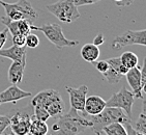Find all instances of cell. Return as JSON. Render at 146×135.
<instances>
[{"instance_id": "6da1fadb", "label": "cell", "mask_w": 146, "mask_h": 135, "mask_svg": "<svg viewBox=\"0 0 146 135\" xmlns=\"http://www.w3.org/2000/svg\"><path fill=\"white\" fill-rule=\"evenodd\" d=\"M91 122L81 112L70 108L68 113L56 118L47 135H79L91 127Z\"/></svg>"}, {"instance_id": "7a4b0ae2", "label": "cell", "mask_w": 146, "mask_h": 135, "mask_svg": "<svg viewBox=\"0 0 146 135\" xmlns=\"http://www.w3.org/2000/svg\"><path fill=\"white\" fill-rule=\"evenodd\" d=\"M83 116L91 122L90 129L96 135H101L103 133V129L108 125L112 123H120L124 126L132 122V118H129L121 108L117 107H105V109L96 116H89L81 112Z\"/></svg>"}, {"instance_id": "3957f363", "label": "cell", "mask_w": 146, "mask_h": 135, "mask_svg": "<svg viewBox=\"0 0 146 135\" xmlns=\"http://www.w3.org/2000/svg\"><path fill=\"white\" fill-rule=\"evenodd\" d=\"M0 5L5 11L6 17L11 21L22 19L35 21L38 18V11H35L32 4L27 0H18L15 3H9L0 0Z\"/></svg>"}, {"instance_id": "277c9868", "label": "cell", "mask_w": 146, "mask_h": 135, "mask_svg": "<svg viewBox=\"0 0 146 135\" xmlns=\"http://www.w3.org/2000/svg\"><path fill=\"white\" fill-rule=\"evenodd\" d=\"M31 30L40 31L45 34L46 37L53 44L57 49H62L64 47H76L79 45V41H70L66 39L62 32L61 26L57 23L44 24L42 26H35L31 24Z\"/></svg>"}, {"instance_id": "5b68a950", "label": "cell", "mask_w": 146, "mask_h": 135, "mask_svg": "<svg viewBox=\"0 0 146 135\" xmlns=\"http://www.w3.org/2000/svg\"><path fill=\"white\" fill-rule=\"evenodd\" d=\"M47 9L59 21L64 23H72L80 18L78 6L74 0H58L55 3L48 4Z\"/></svg>"}, {"instance_id": "8992f818", "label": "cell", "mask_w": 146, "mask_h": 135, "mask_svg": "<svg viewBox=\"0 0 146 135\" xmlns=\"http://www.w3.org/2000/svg\"><path fill=\"white\" fill-rule=\"evenodd\" d=\"M33 107L31 104L26 108L15 110L9 118V127L13 135H25L29 132Z\"/></svg>"}, {"instance_id": "52a82bcc", "label": "cell", "mask_w": 146, "mask_h": 135, "mask_svg": "<svg viewBox=\"0 0 146 135\" xmlns=\"http://www.w3.org/2000/svg\"><path fill=\"white\" fill-rule=\"evenodd\" d=\"M134 101H135V97H134L132 92L127 90L125 86H122L119 92L113 94L109 100L106 101V107L121 108L127 113V116L129 118H132V109Z\"/></svg>"}, {"instance_id": "ba28073f", "label": "cell", "mask_w": 146, "mask_h": 135, "mask_svg": "<svg viewBox=\"0 0 146 135\" xmlns=\"http://www.w3.org/2000/svg\"><path fill=\"white\" fill-rule=\"evenodd\" d=\"M129 45L146 46V30H127L122 35L115 37L112 42V48L119 50Z\"/></svg>"}, {"instance_id": "9c48e42d", "label": "cell", "mask_w": 146, "mask_h": 135, "mask_svg": "<svg viewBox=\"0 0 146 135\" xmlns=\"http://www.w3.org/2000/svg\"><path fill=\"white\" fill-rule=\"evenodd\" d=\"M65 90L70 95V108L77 110L78 112H84V105L88 93V87L86 85H81L80 87L65 86Z\"/></svg>"}, {"instance_id": "30bf717a", "label": "cell", "mask_w": 146, "mask_h": 135, "mask_svg": "<svg viewBox=\"0 0 146 135\" xmlns=\"http://www.w3.org/2000/svg\"><path fill=\"white\" fill-rule=\"evenodd\" d=\"M32 96L31 93L25 92L21 90L17 84H13L11 86L7 87L5 90L0 93V105L5 104V103H16L19 100L28 98Z\"/></svg>"}, {"instance_id": "8fae6325", "label": "cell", "mask_w": 146, "mask_h": 135, "mask_svg": "<svg viewBox=\"0 0 146 135\" xmlns=\"http://www.w3.org/2000/svg\"><path fill=\"white\" fill-rule=\"evenodd\" d=\"M141 67L137 65L135 68H132L127 71V73L125 74L127 77V81L129 83V87L132 88V93L135 98L138 99H144L143 95V90L141 86V72H140Z\"/></svg>"}, {"instance_id": "7c38bea8", "label": "cell", "mask_w": 146, "mask_h": 135, "mask_svg": "<svg viewBox=\"0 0 146 135\" xmlns=\"http://www.w3.org/2000/svg\"><path fill=\"white\" fill-rule=\"evenodd\" d=\"M1 22L5 25L7 30L11 32V35L15 34H23V35H27L30 33L31 31V23L29 20L27 19H22L18 20V21H11L9 18L4 16L1 18Z\"/></svg>"}, {"instance_id": "4fadbf2b", "label": "cell", "mask_w": 146, "mask_h": 135, "mask_svg": "<svg viewBox=\"0 0 146 135\" xmlns=\"http://www.w3.org/2000/svg\"><path fill=\"white\" fill-rule=\"evenodd\" d=\"M26 67V56L23 57L21 60H14L11 62L9 69V81L11 84H19L22 82L24 76V70Z\"/></svg>"}, {"instance_id": "5bb4252c", "label": "cell", "mask_w": 146, "mask_h": 135, "mask_svg": "<svg viewBox=\"0 0 146 135\" xmlns=\"http://www.w3.org/2000/svg\"><path fill=\"white\" fill-rule=\"evenodd\" d=\"M61 98L60 94L56 90H45L38 93L36 96H34L31 100V106H35V105H40V106L47 107L50 103L57 100V99Z\"/></svg>"}, {"instance_id": "9a60e30c", "label": "cell", "mask_w": 146, "mask_h": 135, "mask_svg": "<svg viewBox=\"0 0 146 135\" xmlns=\"http://www.w3.org/2000/svg\"><path fill=\"white\" fill-rule=\"evenodd\" d=\"M106 107V101L100 96L86 97L84 105V112L87 116H96L102 112Z\"/></svg>"}, {"instance_id": "2e32d148", "label": "cell", "mask_w": 146, "mask_h": 135, "mask_svg": "<svg viewBox=\"0 0 146 135\" xmlns=\"http://www.w3.org/2000/svg\"><path fill=\"white\" fill-rule=\"evenodd\" d=\"M0 56L14 60H21L24 56H26V47H18L11 46L7 49H0Z\"/></svg>"}, {"instance_id": "e0dca14e", "label": "cell", "mask_w": 146, "mask_h": 135, "mask_svg": "<svg viewBox=\"0 0 146 135\" xmlns=\"http://www.w3.org/2000/svg\"><path fill=\"white\" fill-rule=\"evenodd\" d=\"M80 54L85 61L92 63L100 57V49L98 46H96L94 44H85L81 48Z\"/></svg>"}, {"instance_id": "ac0fdd59", "label": "cell", "mask_w": 146, "mask_h": 135, "mask_svg": "<svg viewBox=\"0 0 146 135\" xmlns=\"http://www.w3.org/2000/svg\"><path fill=\"white\" fill-rule=\"evenodd\" d=\"M46 109L48 111L50 118H57L64 113V110H65L64 102H63L62 98H59L57 100H55V101H53L52 103H50L48 106L46 107Z\"/></svg>"}, {"instance_id": "d6986e66", "label": "cell", "mask_w": 146, "mask_h": 135, "mask_svg": "<svg viewBox=\"0 0 146 135\" xmlns=\"http://www.w3.org/2000/svg\"><path fill=\"white\" fill-rule=\"evenodd\" d=\"M49 129L47 123L44 121H39L31 116V124L29 128V132L33 135H47Z\"/></svg>"}, {"instance_id": "ffe728a7", "label": "cell", "mask_w": 146, "mask_h": 135, "mask_svg": "<svg viewBox=\"0 0 146 135\" xmlns=\"http://www.w3.org/2000/svg\"><path fill=\"white\" fill-rule=\"evenodd\" d=\"M120 59V62L124 67H127V69H132V68H135L138 65V62H139V58L136 55L134 52H131V51H127V52H123L121 54V56L119 57Z\"/></svg>"}, {"instance_id": "44dd1931", "label": "cell", "mask_w": 146, "mask_h": 135, "mask_svg": "<svg viewBox=\"0 0 146 135\" xmlns=\"http://www.w3.org/2000/svg\"><path fill=\"white\" fill-rule=\"evenodd\" d=\"M106 135H127V129L120 123H112L103 129Z\"/></svg>"}, {"instance_id": "7402d4cb", "label": "cell", "mask_w": 146, "mask_h": 135, "mask_svg": "<svg viewBox=\"0 0 146 135\" xmlns=\"http://www.w3.org/2000/svg\"><path fill=\"white\" fill-rule=\"evenodd\" d=\"M134 128L139 132H142L144 134L146 133V103L144 99L143 103H142V110H141V113L138 116V121Z\"/></svg>"}, {"instance_id": "603a6c76", "label": "cell", "mask_w": 146, "mask_h": 135, "mask_svg": "<svg viewBox=\"0 0 146 135\" xmlns=\"http://www.w3.org/2000/svg\"><path fill=\"white\" fill-rule=\"evenodd\" d=\"M103 76L106 79V81L110 84H116L118 82L120 81L121 78H122V75L118 73L117 71L112 68L111 65H109V69H108L105 73H103Z\"/></svg>"}, {"instance_id": "cb8c5ba5", "label": "cell", "mask_w": 146, "mask_h": 135, "mask_svg": "<svg viewBox=\"0 0 146 135\" xmlns=\"http://www.w3.org/2000/svg\"><path fill=\"white\" fill-rule=\"evenodd\" d=\"M33 107V114H32V118L39 120V121H44L47 122L50 118L48 111L46 109V107L40 106V105H35Z\"/></svg>"}, {"instance_id": "d4e9b609", "label": "cell", "mask_w": 146, "mask_h": 135, "mask_svg": "<svg viewBox=\"0 0 146 135\" xmlns=\"http://www.w3.org/2000/svg\"><path fill=\"white\" fill-rule=\"evenodd\" d=\"M107 61H108V63H109V65H111L112 68H114V69H115V70L117 71L120 75H122V76H125V74L127 73L129 69H127V67H124V65L121 63L119 57H113V58H109V59H107Z\"/></svg>"}, {"instance_id": "484cf974", "label": "cell", "mask_w": 146, "mask_h": 135, "mask_svg": "<svg viewBox=\"0 0 146 135\" xmlns=\"http://www.w3.org/2000/svg\"><path fill=\"white\" fill-rule=\"evenodd\" d=\"M39 45V39L37 35L33 33H28L26 35V41H25V47L34 49L36 48Z\"/></svg>"}, {"instance_id": "4316f807", "label": "cell", "mask_w": 146, "mask_h": 135, "mask_svg": "<svg viewBox=\"0 0 146 135\" xmlns=\"http://www.w3.org/2000/svg\"><path fill=\"white\" fill-rule=\"evenodd\" d=\"M92 65H94L96 70L102 74L105 73V72L109 69V63H108L107 60H96V61L92 62Z\"/></svg>"}, {"instance_id": "83f0119b", "label": "cell", "mask_w": 146, "mask_h": 135, "mask_svg": "<svg viewBox=\"0 0 146 135\" xmlns=\"http://www.w3.org/2000/svg\"><path fill=\"white\" fill-rule=\"evenodd\" d=\"M11 41H13V44L15 46H18V47H24L25 46V41H26V35H23V34H15V35H11Z\"/></svg>"}, {"instance_id": "f1b7e54d", "label": "cell", "mask_w": 146, "mask_h": 135, "mask_svg": "<svg viewBox=\"0 0 146 135\" xmlns=\"http://www.w3.org/2000/svg\"><path fill=\"white\" fill-rule=\"evenodd\" d=\"M9 127V118L7 116H0V134L5 131Z\"/></svg>"}, {"instance_id": "f546056e", "label": "cell", "mask_w": 146, "mask_h": 135, "mask_svg": "<svg viewBox=\"0 0 146 135\" xmlns=\"http://www.w3.org/2000/svg\"><path fill=\"white\" fill-rule=\"evenodd\" d=\"M7 33H9V30L6 27L3 30L0 31V49H2L3 46L5 45L6 39H7Z\"/></svg>"}, {"instance_id": "4dcf8cb0", "label": "cell", "mask_w": 146, "mask_h": 135, "mask_svg": "<svg viewBox=\"0 0 146 135\" xmlns=\"http://www.w3.org/2000/svg\"><path fill=\"white\" fill-rule=\"evenodd\" d=\"M101 0H74V2L77 6H83V5H89V4H93L96 3Z\"/></svg>"}, {"instance_id": "1f68e13d", "label": "cell", "mask_w": 146, "mask_h": 135, "mask_svg": "<svg viewBox=\"0 0 146 135\" xmlns=\"http://www.w3.org/2000/svg\"><path fill=\"white\" fill-rule=\"evenodd\" d=\"M104 43H105V37L102 33H98V35L94 37L92 44H94L96 46H101V45H103Z\"/></svg>"}, {"instance_id": "d6a6232c", "label": "cell", "mask_w": 146, "mask_h": 135, "mask_svg": "<svg viewBox=\"0 0 146 135\" xmlns=\"http://www.w3.org/2000/svg\"><path fill=\"white\" fill-rule=\"evenodd\" d=\"M134 1H135V0H121V1H119V2H116V5H118V6H127V5H131Z\"/></svg>"}, {"instance_id": "836d02e7", "label": "cell", "mask_w": 146, "mask_h": 135, "mask_svg": "<svg viewBox=\"0 0 146 135\" xmlns=\"http://www.w3.org/2000/svg\"><path fill=\"white\" fill-rule=\"evenodd\" d=\"M2 135H11V134H9V133H7V132H5V131H4V132L2 133Z\"/></svg>"}, {"instance_id": "e575fe53", "label": "cell", "mask_w": 146, "mask_h": 135, "mask_svg": "<svg viewBox=\"0 0 146 135\" xmlns=\"http://www.w3.org/2000/svg\"><path fill=\"white\" fill-rule=\"evenodd\" d=\"M114 1H115V3H116V2H119V1H121V0H114Z\"/></svg>"}]
</instances>
